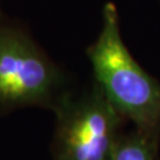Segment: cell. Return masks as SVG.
Returning a JSON list of instances; mask_svg holds the SVG:
<instances>
[{"label": "cell", "instance_id": "obj_2", "mask_svg": "<svg viewBox=\"0 0 160 160\" xmlns=\"http://www.w3.org/2000/svg\"><path fill=\"white\" fill-rule=\"evenodd\" d=\"M69 83L29 30L0 11V114L25 108L53 113L72 92Z\"/></svg>", "mask_w": 160, "mask_h": 160}, {"label": "cell", "instance_id": "obj_3", "mask_svg": "<svg viewBox=\"0 0 160 160\" xmlns=\"http://www.w3.org/2000/svg\"><path fill=\"white\" fill-rule=\"evenodd\" d=\"M53 115L52 160H109L126 122L94 82L69 92Z\"/></svg>", "mask_w": 160, "mask_h": 160}, {"label": "cell", "instance_id": "obj_1", "mask_svg": "<svg viewBox=\"0 0 160 160\" xmlns=\"http://www.w3.org/2000/svg\"><path fill=\"white\" fill-rule=\"evenodd\" d=\"M101 29L86 50L96 84L126 122L160 133V82L139 64L123 42L118 6L102 7Z\"/></svg>", "mask_w": 160, "mask_h": 160}, {"label": "cell", "instance_id": "obj_5", "mask_svg": "<svg viewBox=\"0 0 160 160\" xmlns=\"http://www.w3.org/2000/svg\"><path fill=\"white\" fill-rule=\"evenodd\" d=\"M1 1H2V0H0V6H1ZM0 11H1V7H0Z\"/></svg>", "mask_w": 160, "mask_h": 160}, {"label": "cell", "instance_id": "obj_4", "mask_svg": "<svg viewBox=\"0 0 160 160\" xmlns=\"http://www.w3.org/2000/svg\"><path fill=\"white\" fill-rule=\"evenodd\" d=\"M160 133L122 132L109 160H160Z\"/></svg>", "mask_w": 160, "mask_h": 160}]
</instances>
